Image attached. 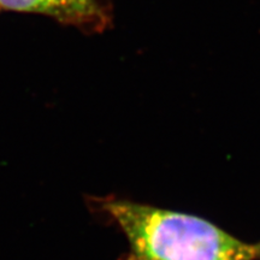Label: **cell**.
Instances as JSON below:
<instances>
[{
	"label": "cell",
	"instance_id": "1",
	"mask_svg": "<svg viewBox=\"0 0 260 260\" xmlns=\"http://www.w3.org/2000/svg\"><path fill=\"white\" fill-rule=\"evenodd\" d=\"M90 210L124 234V260H255V247L193 214L121 199L87 198Z\"/></svg>",
	"mask_w": 260,
	"mask_h": 260
},
{
	"label": "cell",
	"instance_id": "2",
	"mask_svg": "<svg viewBox=\"0 0 260 260\" xmlns=\"http://www.w3.org/2000/svg\"><path fill=\"white\" fill-rule=\"evenodd\" d=\"M2 10L48 16L86 34L112 27V8L102 0H0Z\"/></svg>",
	"mask_w": 260,
	"mask_h": 260
},
{
	"label": "cell",
	"instance_id": "3",
	"mask_svg": "<svg viewBox=\"0 0 260 260\" xmlns=\"http://www.w3.org/2000/svg\"><path fill=\"white\" fill-rule=\"evenodd\" d=\"M255 247V254H256V259L260 260V242L256 243V245H254Z\"/></svg>",
	"mask_w": 260,
	"mask_h": 260
},
{
	"label": "cell",
	"instance_id": "4",
	"mask_svg": "<svg viewBox=\"0 0 260 260\" xmlns=\"http://www.w3.org/2000/svg\"><path fill=\"white\" fill-rule=\"evenodd\" d=\"M0 10H2V8H0Z\"/></svg>",
	"mask_w": 260,
	"mask_h": 260
}]
</instances>
